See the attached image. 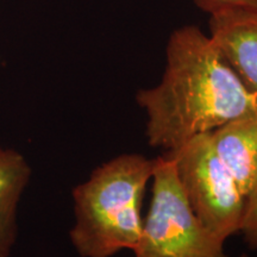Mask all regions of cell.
<instances>
[{"label":"cell","instance_id":"7a4b0ae2","mask_svg":"<svg viewBox=\"0 0 257 257\" xmlns=\"http://www.w3.org/2000/svg\"><path fill=\"white\" fill-rule=\"evenodd\" d=\"M155 160L123 154L93 170L73 191L72 244L81 257H112L136 248L143 229L142 202Z\"/></svg>","mask_w":257,"mask_h":257},{"label":"cell","instance_id":"3957f363","mask_svg":"<svg viewBox=\"0 0 257 257\" xmlns=\"http://www.w3.org/2000/svg\"><path fill=\"white\" fill-rule=\"evenodd\" d=\"M149 211L135 257H227L223 240L199 220L180 187L175 167L155 159Z\"/></svg>","mask_w":257,"mask_h":257},{"label":"cell","instance_id":"30bf717a","mask_svg":"<svg viewBox=\"0 0 257 257\" xmlns=\"http://www.w3.org/2000/svg\"><path fill=\"white\" fill-rule=\"evenodd\" d=\"M242 257H249V256H246V255H243Z\"/></svg>","mask_w":257,"mask_h":257},{"label":"cell","instance_id":"5b68a950","mask_svg":"<svg viewBox=\"0 0 257 257\" xmlns=\"http://www.w3.org/2000/svg\"><path fill=\"white\" fill-rule=\"evenodd\" d=\"M210 37L240 81L257 98V11L229 9L210 15Z\"/></svg>","mask_w":257,"mask_h":257},{"label":"cell","instance_id":"8992f818","mask_svg":"<svg viewBox=\"0 0 257 257\" xmlns=\"http://www.w3.org/2000/svg\"><path fill=\"white\" fill-rule=\"evenodd\" d=\"M210 135L214 150L246 200L257 185V115L229 121Z\"/></svg>","mask_w":257,"mask_h":257},{"label":"cell","instance_id":"9c48e42d","mask_svg":"<svg viewBox=\"0 0 257 257\" xmlns=\"http://www.w3.org/2000/svg\"><path fill=\"white\" fill-rule=\"evenodd\" d=\"M201 11L208 15L229 9H249L257 11V0H194Z\"/></svg>","mask_w":257,"mask_h":257},{"label":"cell","instance_id":"277c9868","mask_svg":"<svg viewBox=\"0 0 257 257\" xmlns=\"http://www.w3.org/2000/svg\"><path fill=\"white\" fill-rule=\"evenodd\" d=\"M163 155L174 165L180 187L199 220L223 240L238 233L245 198L214 150L210 133Z\"/></svg>","mask_w":257,"mask_h":257},{"label":"cell","instance_id":"52a82bcc","mask_svg":"<svg viewBox=\"0 0 257 257\" xmlns=\"http://www.w3.org/2000/svg\"><path fill=\"white\" fill-rule=\"evenodd\" d=\"M31 176L25 157L0 148V257H10L17 238V207Z\"/></svg>","mask_w":257,"mask_h":257},{"label":"cell","instance_id":"ba28073f","mask_svg":"<svg viewBox=\"0 0 257 257\" xmlns=\"http://www.w3.org/2000/svg\"><path fill=\"white\" fill-rule=\"evenodd\" d=\"M249 249L257 250V185L246 198L239 232Z\"/></svg>","mask_w":257,"mask_h":257},{"label":"cell","instance_id":"6da1fadb","mask_svg":"<svg viewBox=\"0 0 257 257\" xmlns=\"http://www.w3.org/2000/svg\"><path fill=\"white\" fill-rule=\"evenodd\" d=\"M166 57L161 81L136 95L148 117L150 147L174 150L229 121L257 115V98L198 27L173 31Z\"/></svg>","mask_w":257,"mask_h":257}]
</instances>
